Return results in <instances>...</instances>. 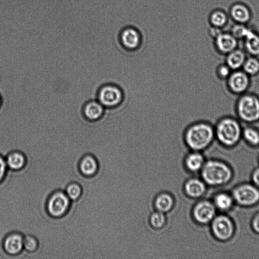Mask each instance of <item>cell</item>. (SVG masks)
Segmentation results:
<instances>
[{"label":"cell","mask_w":259,"mask_h":259,"mask_svg":"<svg viewBox=\"0 0 259 259\" xmlns=\"http://www.w3.org/2000/svg\"><path fill=\"white\" fill-rule=\"evenodd\" d=\"M233 203V197L225 193L217 194L214 199L215 207L222 210L230 209L232 206Z\"/></svg>","instance_id":"25"},{"label":"cell","mask_w":259,"mask_h":259,"mask_svg":"<svg viewBox=\"0 0 259 259\" xmlns=\"http://www.w3.org/2000/svg\"><path fill=\"white\" fill-rule=\"evenodd\" d=\"M222 33V32L221 31L220 28L214 26H213L212 28H211L210 30V34L214 38H215Z\"/></svg>","instance_id":"35"},{"label":"cell","mask_w":259,"mask_h":259,"mask_svg":"<svg viewBox=\"0 0 259 259\" xmlns=\"http://www.w3.org/2000/svg\"><path fill=\"white\" fill-rule=\"evenodd\" d=\"M184 189L189 196L196 198L201 196L205 192V186L201 181L192 179L185 183Z\"/></svg>","instance_id":"21"},{"label":"cell","mask_w":259,"mask_h":259,"mask_svg":"<svg viewBox=\"0 0 259 259\" xmlns=\"http://www.w3.org/2000/svg\"><path fill=\"white\" fill-rule=\"evenodd\" d=\"M185 164L187 168L192 171H197L203 166L204 157L198 151L188 153L185 158Z\"/></svg>","instance_id":"22"},{"label":"cell","mask_w":259,"mask_h":259,"mask_svg":"<svg viewBox=\"0 0 259 259\" xmlns=\"http://www.w3.org/2000/svg\"><path fill=\"white\" fill-rule=\"evenodd\" d=\"M8 169L17 171L23 168L26 162L25 155L17 150L10 152L5 157Z\"/></svg>","instance_id":"17"},{"label":"cell","mask_w":259,"mask_h":259,"mask_svg":"<svg viewBox=\"0 0 259 259\" xmlns=\"http://www.w3.org/2000/svg\"><path fill=\"white\" fill-rule=\"evenodd\" d=\"M174 200L171 196L167 193H162L157 196L155 201L156 209L161 212H167L172 207Z\"/></svg>","instance_id":"24"},{"label":"cell","mask_w":259,"mask_h":259,"mask_svg":"<svg viewBox=\"0 0 259 259\" xmlns=\"http://www.w3.org/2000/svg\"><path fill=\"white\" fill-rule=\"evenodd\" d=\"M258 160H259V157H258Z\"/></svg>","instance_id":"37"},{"label":"cell","mask_w":259,"mask_h":259,"mask_svg":"<svg viewBox=\"0 0 259 259\" xmlns=\"http://www.w3.org/2000/svg\"><path fill=\"white\" fill-rule=\"evenodd\" d=\"M251 225L254 232L259 233V213L254 216L252 219Z\"/></svg>","instance_id":"33"},{"label":"cell","mask_w":259,"mask_h":259,"mask_svg":"<svg viewBox=\"0 0 259 259\" xmlns=\"http://www.w3.org/2000/svg\"><path fill=\"white\" fill-rule=\"evenodd\" d=\"M78 168L80 173L85 177H93L99 170V164L96 158L88 154L82 157L79 161Z\"/></svg>","instance_id":"15"},{"label":"cell","mask_w":259,"mask_h":259,"mask_svg":"<svg viewBox=\"0 0 259 259\" xmlns=\"http://www.w3.org/2000/svg\"><path fill=\"white\" fill-rule=\"evenodd\" d=\"M233 198L239 204L251 206L259 201V190L255 185L243 184L235 188Z\"/></svg>","instance_id":"8"},{"label":"cell","mask_w":259,"mask_h":259,"mask_svg":"<svg viewBox=\"0 0 259 259\" xmlns=\"http://www.w3.org/2000/svg\"><path fill=\"white\" fill-rule=\"evenodd\" d=\"M227 16L222 11L216 10L212 12L209 17V21L213 26L221 28L227 22Z\"/></svg>","instance_id":"28"},{"label":"cell","mask_w":259,"mask_h":259,"mask_svg":"<svg viewBox=\"0 0 259 259\" xmlns=\"http://www.w3.org/2000/svg\"><path fill=\"white\" fill-rule=\"evenodd\" d=\"M244 50L236 48L225 56L224 62L232 70L241 69L247 58Z\"/></svg>","instance_id":"16"},{"label":"cell","mask_w":259,"mask_h":259,"mask_svg":"<svg viewBox=\"0 0 259 259\" xmlns=\"http://www.w3.org/2000/svg\"><path fill=\"white\" fill-rule=\"evenodd\" d=\"M105 110L106 108L97 99H90L83 104L81 113L88 122L96 123L102 119Z\"/></svg>","instance_id":"11"},{"label":"cell","mask_w":259,"mask_h":259,"mask_svg":"<svg viewBox=\"0 0 259 259\" xmlns=\"http://www.w3.org/2000/svg\"><path fill=\"white\" fill-rule=\"evenodd\" d=\"M23 238L22 234L15 232L9 234L4 238L3 248L11 259L17 258V256L24 250Z\"/></svg>","instance_id":"12"},{"label":"cell","mask_w":259,"mask_h":259,"mask_svg":"<svg viewBox=\"0 0 259 259\" xmlns=\"http://www.w3.org/2000/svg\"><path fill=\"white\" fill-rule=\"evenodd\" d=\"M118 40L124 49L130 51L138 50L143 46V39L140 32L132 27L124 28L120 32Z\"/></svg>","instance_id":"10"},{"label":"cell","mask_w":259,"mask_h":259,"mask_svg":"<svg viewBox=\"0 0 259 259\" xmlns=\"http://www.w3.org/2000/svg\"><path fill=\"white\" fill-rule=\"evenodd\" d=\"M242 139L251 147H258L259 129L251 124L243 127Z\"/></svg>","instance_id":"20"},{"label":"cell","mask_w":259,"mask_h":259,"mask_svg":"<svg viewBox=\"0 0 259 259\" xmlns=\"http://www.w3.org/2000/svg\"><path fill=\"white\" fill-rule=\"evenodd\" d=\"M71 200L65 191L58 190L53 192L46 203V209L48 214L53 218L64 217L69 211Z\"/></svg>","instance_id":"6"},{"label":"cell","mask_w":259,"mask_h":259,"mask_svg":"<svg viewBox=\"0 0 259 259\" xmlns=\"http://www.w3.org/2000/svg\"><path fill=\"white\" fill-rule=\"evenodd\" d=\"M184 139L188 148L200 151L209 147L215 140L214 124L209 120H201L190 125Z\"/></svg>","instance_id":"1"},{"label":"cell","mask_w":259,"mask_h":259,"mask_svg":"<svg viewBox=\"0 0 259 259\" xmlns=\"http://www.w3.org/2000/svg\"><path fill=\"white\" fill-rule=\"evenodd\" d=\"M249 29L243 24L238 23L232 27L231 34L237 39L244 38Z\"/></svg>","instance_id":"31"},{"label":"cell","mask_w":259,"mask_h":259,"mask_svg":"<svg viewBox=\"0 0 259 259\" xmlns=\"http://www.w3.org/2000/svg\"><path fill=\"white\" fill-rule=\"evenodd\" d=\"M3 103V97H2V95L0 93V109L2 107V106Z\"/></svg>","instance_id":"36"},{"label":"cell","mask_w":259,"mask_h":259,"mask_svg":"<svg viewBox=\"0 0 259 259\" xmlns=\"http://www.w3.org/2000/svg\"><path fill=\"white\" fill-rule=\"evenodd\" d=\"M225 81L228 92L238 96L248 92L251 84V77L242 69L232 71Z\"/></svg>","instance_id":"7"},{"label":"cell","mask_w":259,"mask_h":259,"mask_svg":"<svg viewBox=\"0 0 259 259\" xmlns=\"http://www.w3.org/2000/svg\"><path fill=\"white\" fill-rule=\"evenodd\" d=\"M230 12L231 17L238 23L244 24L250 19L251 14L249 9L242 4L233 5Z\"/></svg>","instance_id":"18"},{"label":"cell","mask_w":259,"mask_h":259,"mask_svg":"<svg viewBox=\"0 0 259 259\" xmlns=\"http://www.w3.org/2000/svg\"><path fill=\"white\" fill-rule=\"evenodd\" d=\"M232 70L225 63H221L217 65L214 73L216 77L221 81H226Z\"/></svg>","instance_id":"29"},{"label":"cell","mask_w":259,"mask_h":259,"mask_svg":"<svg viewBox=\"0 0 259 259\" xmlns=\"http://www.w3.org/2000/svg\"><path fill=\"white\" fill-rule=\"evenodd\" d=\"M201 175L208 185L219 186L229 182L232 172L228 165L218 160H209L203 166Z\"/></svg>","instance_id":"4"},{"label":"cell","mask_w":259,"mask_h":259,"mask_svg":"<svg viewBox=\"0 0 259 259\" xmlns=\"http://www.w3.org/2000/svg\"><path fill=\"white\" fill-rule=\"evenodd\" d=\"M8 169L5 158L0 155V183L4 179Z\"/></svg>","instance_id":"32"},{"label":"cell","mask_w":259,"mask_h":259,"mask_svg":"<svg viewBox=\"0 0 259 259\" xmlns=\"http://www.w3.org/2000/svg\"><path fill=\"white\" fill-rule=\"evenodd\" d=\"M231 33H222L214 38V47L220 55L226 56L237 48L238 41Z\"/></svg>","instance_id":"14"},{"label":"cell","mask_w":259,"mask_h":259,"mask_svg":"<svg viewBox=\"0 0 259 259\" xmlns=\"http://www.w3.org/2000/svg\"><path fill=\"white\" fill-rule=\"evenodd\" d=\"M65 192L71 201H75L81 196L82 189L78 183L72 182L67 186Z\"/></svg>","instance_id":"27"},{"label":"cell","mask_w":259,"mask_h":259,"mask_svg":"<svg viewBox=\"0 0 259 259\" xmlns=\"http://www.w3.org/2000/svg\"><path fill=\"white\" fill-rule=\"evenodd\" d=\"M236 117L242 122L252 124L259 121V96L252 92L238 96L234 105Z\"/></svg>","instance_id":"3"},{"label":"cell","mask_w":259,"mask_h":259,"mask_svg":"<svg viewBox=\"0 0 259 259\" xmlns=\"http://www.w3.org/2000/svg\"><path fill=\"white\" fill-rule=\"evenodd\" d=\"M165 217L162 212H153L150 218V223L153 228H161L165 224Z\"/></svg>","instance_id":"30"},{"label":"cell","mask_w":259,"mask_h":259,"mask_svg":"<svg viewBox=\"0 0 259 259\" xmlns=\"http://www.w3.org/2000/svg\"><path fill=\"white\" fill-rule=\"evenodd\" d=\"M211 221V230L217 239L225 241L232 237L234 232V226L229 217L219 215L214 217Z\"/></svg>","instance_id":"9"},{"label":"cell","mask_w":259,"mask_h":259,"mask_svg":"<svg viewBox=\"0 0 259 259\" xmlns=\"http://www.w3.org/2000/svg\"><path fill=\"white\" fill-rule=\"evenodd\" d=\"M244 39V49L250 56H259V35L249 29Z\"/></svg>","instance_id":"19"},{"label":"cell","mask_w":259,"mask_h":259,"mask_svg":"<svg viewBox=\"0 0 259 259\" xmlns=\"http://www.w3.org/2000/svg\"><path fill=\"white\" fill-rule=\"evenodd\" d=\"M38 245V241L34 236L31 235H24L23 238L24 250L19 254L33 252L37 249Z\"/></svg>","instance_id":"26"},{"label":"cell","mask_w":259,"mask_h":259,"mask_svg":"<svg viewBox=\"0 0 259 259\" xmlns=\"http://www.w3.org/2000/svg\"><path fill=\"white\" fill-rule=\"evenodd\" d=\"M241 121L232 115L219 118L214 124L215 140L226 148L236 146L242 139L243 126Z\"/></svg>","instance_id":"2"},{"label":"cell","mask_w":259,"mask_h":259,"mask_svg":"<svg viewBox=\"0 0 259 259\" xmlns=\"http://www.w3.org/2000/svg\"><path fill=\"white\" fill-rule=\"evenodd\" d=\"M96 99L106 108L117 107L123 101L122 90L113 83H106L101 86L97 93Z\"/></svg>","instance_id":"5"},{"label":"cell","mask_w":259,"mask_h":259,"mask_svg":"<svg viewBox=\"0 0 259 259\" xmlns=\"http://www.w3.org/2000/svg\"><path fill=\"white\" fill-rule=\"evenodd\" d=\"M250 77L259 74V59L257 56L247 57L241 69Z\"/></svg>","instance_id":"23"},{"label":"cell","mask_w":259,"mask_h":259,"mask_svg":"<svg viewBox=\"0 0 259 259\" xmlns=\"http://www.w3.org/2000/svg\"><path fill=\"white\" fill-rule=\"evenodd\" d=\"M252 180L254 185L259 187V168L253 171L252 175Z\"/></svg>","instance_id":"34"},{"label":"cell","mask_w":259,"mask_h":259,"mask_svg":"<svg viewBox=\"0 0 259 259\" xmlns=\"http://www.w3.org/2000/svg\"><path fill=\"white\" fill-rule=\"evenodd\" d=\"M193 214L197 222L201 224L208 223L215 217V206L208 201H201L194 207Z\"/></svg>","instance_id":"13"}]
</instances>
